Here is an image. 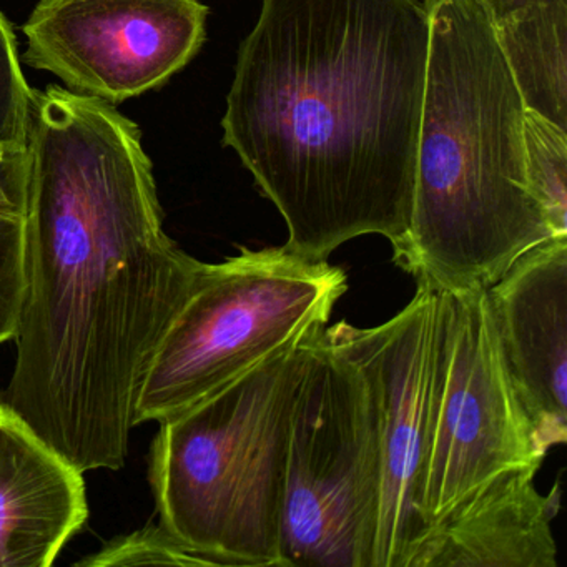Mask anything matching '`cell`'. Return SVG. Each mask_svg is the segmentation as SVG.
Listing matches in <instances>:
<instances>
[{
	"instance_id": "obj_1",
	"label": "cell",
	"mask_w": 567,
	"mask_h": 567,
	"mask_svg": "<svg viewBox=\"0 0 567 567\" xmlns=\"http://www.w3.org/2000/svg\"><path fill=\"white\" fill-rule=\"evenodd\" d=\"M25 290L0 406L81 473L121 470L148 364L204 264L164 228L154 165L114 104L32 92Z\"/></svg>"
},
{
	"instance_id": "obj_4",
	"label": "cell",
	"mask_w": 567,
	"mask_h": 567,
	"mask_svg": "<svg viewBox=\"0 0 567 567\" xmlns=\"http://www.w3.org/2000/svg\"><path fill=\"white\" fill-rule=\"evenodd\" d=\"M310 333L158 421L148 477L161 524L208 566L281 567L288 431Z\"/></svg>"
},
{
	"instance_id": "obj_11",
	"label": "cell",
	"mask_w": 567,
	"mask_h": 567,
	"mask_svg": "<svg viewBox=\"0 0 567 567\" xmlns=\"http://www.w3.org/2000/svg\"><path fill=\"white\" fill-rule=\"evenodd\" d=\"M537 471L507 470L481 484L426 530L408 567H556L559 486L540 494Z\"/></svg>"
},
{
	"instance_id": "obj_12",
	"label": "cell",
	"mask_w": 567,
	"mask_h": 567,
	"mask_svg": "<svg viewBox=\"0 0 567 567\" xmlns=\"http://www.w3.org/2000/svg\"><path fill=\"white\" fill-rule=\"evenodd\" d=\"M87 517L84 473L0 406V567H51Z\"/></svg>"
},
{
	"instance_id": "obj_13",
	"label": "cell",
	"mask_w": 567,
	"mask_h": 567,
	"mask_svg": "<svg viewBox=\"0 0 567 567\" xmlns=\"http://www.w3.org/2000/svg\"><path fill=\"white\" fill-rule=\"evenodd\" d=\"M529 111L567 131V0H480Z\"/></svg>"
},
{
	"instance_id": "obj_3",
	"label": "cell",
	"mask_w": 567,
	"mask_h": 567,
	"mask_svg": "<svg viewBox=\"0 0 567 567\" xmlns=\"http://www.w3.org/2000/svg\"><path fill=\"white\" fill-rule=\"evenodd\" d=\"M423 4L430 51L413 210L393 261L440 290L487 288L554 237L527 182V105L480 0Z\"/></svg>"
},
{
	"instance_id": "obj_15",
	"label": "cell",
	"mask_w": 567,
	"mask_h": 567,
	"mask_svg": "<svg viewBox=\"0 0 567 567\" xmlns=\"http://www.w3.org/2000/svg\"><path fill=\"white\" fill-rule=\"evenodd\" d=\"M208 566L204 557L181 543L161 523H151L127 536L105 544L78 566Z\"/></svg>"
},
{
	"instance_id": "obj_18",
	"label": "cell",
	"mask_w": 567,
	"mask_h": 567,
	"mask_svg": "<svg viewBox=\"0 0 567 567\" xmlns=\"http://www.w3.org/2000/svg\"><path fill=\"white\" fill-rule=\"evenodd\" d=\"M28 197V148L0 144V215L25 218Z\"/></svg>"
},
{
	"instance_id": "obj_10",
	"label": "cell",
	"mask_w": 567,
	"mask_h": 567,
	"mask_svg": "<svg viewBox=\"0 0 567 567\" xmlns=\"http://www.w3.org/2000/svg\"><path fill=\"white\" fill-rule=\"evenodd\" d=\"M486 297L511 383L547 454L567 440V237L520 255Z\"/></svg>"
},
{
	"instance_id": "obj_6",
	"label": "cell",
	"mask_w": 567,
	"mask_h": 567,
	"mask_svg": "<svg viewBox=\"0 0 567 567\" xmlns=\"http://www.w3.org/2000/svg\"><path fill=\"white\" fill-rule=\"evenodd\" d=\"M380 486L370 383L317 328L291 408L281 567H373Z\"/></svg>"
},
{
	"instance_id": "obj_7",
	"label": "cell",
	"mask_w": 567,
	"mask_h": 567,
	"mask_svg": "<svg viewBox=\"0 0 567 567\" xmlns=\"http://www.w3.org/2000/svg\"><path fill=\"white\" fill-rule=\"evenodd\" d=\"M544 457L507 374L486 288L440 290L430 431L420 486L424 529L491 477L517 467L539 470Z\"/></svg>"
},
{
	"instance_id": "obj_8",
	"label": "cell",
	"mask_w": 567,
	"mask_h": 567,
	"mask_svg": "<svg viewBox=\"0 0 567 567\" xmlns=\"http://www.w3.org/2000/svg\"><path fill=\"white\" fill-rule=\"evenodd\" d=\"M440 288L417 280L413 300L386 323L324 327L370 383L381 486L373 567H408L424 536L420 486L430 431Z\"/></svg>"
},
{
	"instance_id": "obj_17",
	"label": "cell",
	"mask_w": 567,
	"mask_h": 567,
	"mask_svg": "<svg viewBox=\"0 0 567 567\" xmlns=\"http://www.w3.org/2000/svg\"><path fill=\"white\" fill-rule=\"evenodd\" d=\"M24 290L25 221L0 215V343L14 338Z\"/></svg>"
},
{
	"instance_id": "obj_9",
	"label": "cell",
	"mask_w": 567,
	"mask_h": 567,
	"mask_svg": "<svg viewBox=\"0 0 567 567\" xmlns=\"http://www.w3.org/2000/svg\"><path fill=\"white\" fill-rule=\"evenodd\" d=\"M200 0H39L24 62L69 91L121 104L167 84L207 39Z\"/></svg>"
},
{
	"instance_id": "obj_5",
	"label": "cell",
	"mask_w": 567,
	"mask_h": 567,
	"mask_svg": "<svg viewBox=\"0 0 567 567\" xmlns=\"http://www.w3.org/2000/svg\"><path fill=\"white\" fill-rule=\"evenodd\" d=\"M348 278L287 247L204 264L162 338L138 391L135 426L162 421L327 327Z\"/></svg>"
},
{
	"instance_id": "obj_14",
	"label": "cell",
	"mask_w": 567,
	"mask_h": 567,
	"mask_svg": "<svg viewBox=\"0 0 567 567\" xmlns=\"http://www.w3.org/2000/svg\"><path fill=\"white\" fill-rule=\"evenodd\" d=\"M526 175L554 237H567V131L526 111L524 118Z\"/></svg>"
},
{
	"instance_id": "obj_2",
	"label": "cell",
	"mask_w": 567,
	"mask_h": 567,
	"mask_svg": "<svg viewBox=\"0 0 567 567\" xmlns=\"http://www.w3.org/2000/svg\"><path fill=\"white\" fill-rule=\"evenodd\" d=\"M430 51L420 0H261L221 118L310 260L410 230Z\"/></svg>"
},
{
	"instance_id": "obj_16",
	"label": "cell",
	"mask_w": 567,
	"mask_h": 567,
	"mask_svg": "<svg viewBox=\"0 0 567 567\" xmlns=\"http://www.w3.org/2000/svg\"><path fill=\"white\" fill-rule=\"evenodd\" d=\"M32 92L22 74L18 39L0 11V144L28 148Z\"/></svg>"
}]
</instances>
